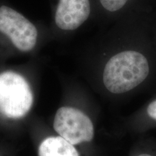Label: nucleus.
Segmentation results:
<instances>
[{"mask_svg": "<svg viewBox=\"0 0 156 156\" xmlns=\"http://www.w3.org/2000/svg\"><path fill=\"white\" fill-rule=\"evenodd\" d=\"M55 131L72 145L92 141L94 126L83 112L72 107L58 108L54 117Z\"/></svg>", "mask_w": 156, "mask_h": 156, "instance_id": "4", "label": "nucleus"}, {"mask_svg": "<svg viewBox=\"0 0 156 156\" xmlns=\"http://www.w3.org/2000/svg\"><path fill=\"white\" fill-rule=\"evenodd\" d=\"M136 126L142 132L156 128V98L144 105L137 113Z\"/></svg>", "mask_w": 156, "mask_h": 156, "instance_id": "7", "label": "nucleus"}, {"mask_svg": "<svg viewBox=\"0 0 156 156\" xmlns=\"http://www.w3.org/2000/svg\"><path fill=\"white\" fill-rule=\"evenodd\" d=\"M151 63L147 56L137 50L122 51L113 55L105 64L102 81L113 94H124L143 85L151 74Z\"/></svg>", "mask_w": 156, "mask_h": 156, "instance_id": "1", "label": "nucleus"}, {"mask_svg": "<svg viewBox=\"0 0 156 156\" xmlns=\"http://www.w3.org/2000/svg\"><path fill=\"white\" fill-rule=\"evenodd\" d=\"M134 156H156V142L144 141Z\"/></svg>", "mask_w": 156, "mask_h": 156, "instance_id": "9", "label": "nucleus"}, {"mask_svg": "<svg viewBox=\"0 0 156 156\" xmlns=\"http://www.w3.org/2000/svg\"><path fill=\"white\" fill-rule=\"evenodd\" d=\"M34 95L28 81L18 73L0 74V113L10 119L24 116L32 107Z\"/></svg>", "mask_w": 156, "mask_h": 156, "instance_id": "2", "label": "nucleus"}, {"mask_svg": "<svg viewBox=\"0 0 156 156\" xmlns=\"http://www.w3.org/2000/svg\"><path fill=\"white\" fill-rule=\"evenodd\" d=\"M90 14V0H58L54 20L59 29L71 31L80 27Z\"/></svg>", "mask_w": 156, "mask_h": 156, "instance_id": "5", "label": "nucleus"}, {"mask_svg": "<svg viewBox=\"0 0 156 156\" xmlns=\"http://www.w3.org/2000/svg\"><path fill=\"white\" fill-rule=\"evenodd\" d=\"M39 156H79L73 145L62 136H50L41 143Z\"/></svg>", "mask_w": 156, "mask_h": 156, "instance_id": "6", "label": "nucleus"}, {"mask_svg": "<svg viewBox=\"0 0 156 156\" xmlns=\"http://www.w3.org/2000/svg\"><path fill=\"white\" fill-rule=\"evenodd\" d=\"M129 0H100L101 5L106 10L114 12L122 9Z\"/></svg>", "mask_w": 156, "mask_h": 156, "instance_id": "8", "label": "nucleus"}, {"mask_svg": "<svg viewBox=\"0 0 156 156\" xmlns=\"http://www.w3.org/2000/svg\"><path fill=\"white\" fill-rule=\"evenodd\" d=\"M0 32L10 40L17 49L23 52L33 50L38 41V30L33 23L15 9L0 7Z\"/></svg>", "mask_w": 156, "mask_h": 156, "instance_id": "3", "label": "nucleus"}]
</instances>
